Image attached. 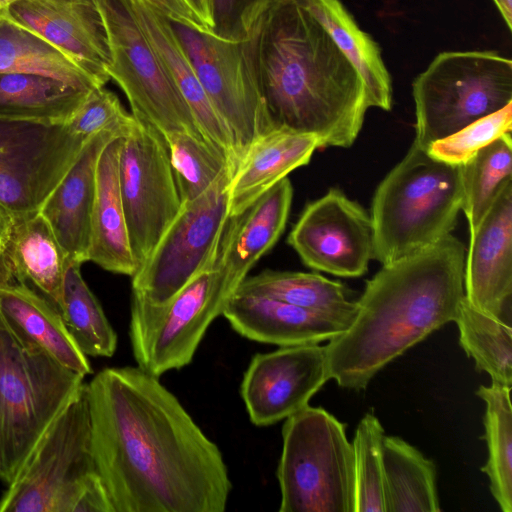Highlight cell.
<instances>
[{
  "label": "cell",
  "instance_id": "13",
  "mask_svg": "<svg viewBox=\"0 0 512 512\" xmlns=\"http://www.w3.org/2000/svg\"><path fill=\"white\" fill-rule=\"evenodd\" d=\"M171 24L211 103L233 135L239 162L256 138L273 129L243 41Z\"/></svg>",
  "mask_w": 512,
  "mask_h": 512
},
{
  "label": "cell",
  "instance_id": "21",
  "mask_svg": "<svg viewBox=\"0 0 512 512\" xmlns=\"http://www.w3.org/2000/svg\"><path fill=\"white\" fill-rule=\"evenodd\" d=\"M223 316L241 336L280 347L319 344L347 328L324 314L270 297L236 291Z\"/></svg>",
  "mask_w": 512,
  "mask_h": 512
},
{
  "label": "cell",
  "instance_id": "10",
  "mask_svg": "<svg viewBox=\"0 0 512 512\" xmlns=\"http://www.w3.org/2000/svg\"><path fill=\"white\" fill-rule=\"evenodd\" d=\"M97 2L110 47L111 61L107 73L125 93L132 115L150 124L163 136L180 131L206 140L138 24L130 0Z\"/></svg>",
  "mask_w": 512,
  "mask_h": 512
},
{
  "label": "cell",
  "instance_id": "23",
  "mask_svg": "<svg viewBox=\"0 0 512 512\" xmlns=\"http://www.w3.org/2000/svg\"><path fill=\"white\" fill-rule=\"evenodd\" d=\"M320 148L316 136L273 128L256 138L242 154L228 186L229 218L240 215L260 196Z\"/></svg>",
  "mask_w": 512,
  "mask_h": 512
},
{
  "label": "cell",
  "instance_id": "41",
  "mask_svg": "<svg viewBox=\"0 0 512 512\" xmlns=\"http://www.w3.org/2000/svg\"><path fill=\"white\" fill-rule=\"evenodd\" d=\"M149 5L168 20L193 28L207 30L186 0H140ZM208 31V30H207Z\"/></svg>",
  "mask_w": 512,
  "mask_h": 512
},
{
  "label": "cell",
  "instance_id": "44",
  "mask_svg": "<svg viewBox=\"0 0 512 512\" xmlns=\"http://www.w3.org/2000/svg\"><path fill=\"white\" fill-rule=\"evenodd\" d=\"M13 215L0 204V240L6 233Z\"/></svg>",
  "mask_w": 512,
  "mask_h": 512
},
{
  "label": "cell",
  "instance_id": "6",
  "mask_svg": "<svg viewBox=\"0 0 512 512\" xmlns=\"http://www.w3.org/2000/svg\"><path fill=\"white\" fill-rule=\"evenodd\" d=\"M84 383L24 345L0 314V479L8 484L44 430Z\"/></svg>",
  "mask_w": 512,
  "mask_h": 512
},
{
  "label": "cell",
  "instance_id": "3",
  "mask_svg": "<svg viewBox=\"0 0 512 512\" xmlns=\"http://www.w3.org/2000/svg\"><path fill=\"white\" fill-rule=\"evenodd\" d=\"M466 248L446 235L385 264L367 281L349 326L325 345L329 379L362 390L387 364L454 321L464 297Z\"/></svg>",
  "mask_w": 512,
  "mask_h": 512
},
{
  "label": "cell",
  "instance_id": "26",
  "mask_svg": "<svg viewBox=\"0 0 512 512\" xmlns=\"http://www.w3.org/2000/svg\"><path fill=\"white\" fill-rule=\"evenodd\" d=\"M121 138L111 140L98 160L88 261L106 271L132 277L137 265L130 246L119 186Z\"/></svg>",
  "mask_w": 512,
  "mask_h": 512
},
{
  "label": "cell",
  "instance_id": "24",
  "mask_svg": "<svg viewBox=\"0 0 512 512\" xmlns=\"http://www.w3.org/2000/svg\"><path fill=\"white\" fill-rule=\"evenodd\" d=\"M292 197L293 188L286 177L243 213L228 219L217 261L224 269L227 279L236 288L282 235Z\"/></svg>",
  "mask_w": 512,
  "mask_h": 512
},
{
  "label": "cell",
  "instance_id": "15",
  "mask_svg": "<svg viewBox=\"0 0 512 512\" xmlns=\"http://www.w3.org/2000/svg\"><path fill=\"white\" fill-rule=\"evenodd\" d=\"M287 241L305 265L335 276H362L373 259L371 217L337 189L305 207Z\"/></svg>",
  "mask_w": 512,
  "mask_h": 512
},
{
  "label": "cell",
  "instance_id": "27",
  "mask_svg": "<svg viewBox=\"0 0 512 512\" xmlns=\"http://www.w3.org/2000/svg\"><path fill=\"white\" fill-rule=\"evenodd\" d=\"M92 90L39 73H0V119L67 124Z\"/></svg>",
  "mask_w": 512,
  "mask_h": 512
},
{
  "label": "cell",
  "instance_id": "2",
  "mask_svg": "<svg viewBox=\"0 0 512 512\" xmlns=\"http://www.w3.org/2000/svg\"><path fill=\"white\" fill-rule=\"evenodd\" d=\"M273 128L348 148L369 108L364 81L299 0H276L243 41Z\"/></svg>",
  "mask_w": 512,
  "mask_h": 512
},
{
  "label": "cell",
  "instance_id": "14",
  "mask_svg": "<svg viewBox=\"0 0 512 512\" xmlns=\"http://www.w3.org/2000/svg\"><path fill=\"white\" fill-rule=\"evenodd\" d=\"M86 142L67 124L0 119V204L13 216L39 211Z\"/></svg>",
  "mask_w": 512,
  "mask_h": 512
},
{
  "label": "cell",
  "instance_id": "25",
  "mask_svg": "<svg viewBox=\"0 0 512 512\" xmlns=\"http://www.w3.org/2000/svg\"><path fill=\"white\" fill-rule=\"evenodd\" d=\"M0 314L24 345L84 377L92 373L88 357L75 343L59 309L29 285L1 287Z\"/></svg>",
  "mask_w": 512,
  "mask_h": 512
},
{
  "label": "cell",
  "instance_id": "36",
  "mask_svg": "<svg viewBox=\"0 0 512 512\" xmlns=\"http://www.w3.org/2000/svg\"><path fill=\"white\" fill-rule=\"evenodd\" d=\"M182 203L191 202L234 169L226 155L208 141L186 132L163 136Z\"/></svg>",
  "mask_w": 512,
  "mask_h": 512
},
{
  "label": "cell",
  "instance_id": "35",
  "mask_svg": "<svg viewBox=\"0 0 512 512\" xmlns=\"http://www.w3.org/2000/svg\"><path fill=\"white\" fill-rule=\"evenodd\" d=\"M512 176L511 133L497 138L461 165L462 204L470 234Z\"/></svg>",
  "mask_w": 512,
  "mask_h": 512
},
{
  "label": "cell",
  "instance_id": "17",
  "mask_svg": "<svg viewBox=\"0 0 512 512\" xmlns=\"http://www.w3.org/2000/svg\"><path fill=\"white\" fill-rule=\"evenodd\" d=\"M0 14L55 47L104 86L108 35L97 0H17Z\"/></svg>",
  "mask_w": 512,
  "mask_h": 512
},
{
  "label": "cell",
  "instance_id": "22",
  "mask_svg": "<svg viewBox=\"0 0 512 512\" xmlns=\"http://www.w3.org/2000/svg\"><path fill=\"white\" fill-rule=\"evenodd\" d=\"M130 4L138 24L191 110L204 138L226 155L235 171L238 153L233 135L206 94L171 21L140 0H130Z\"/></svg>",
  "mask_w": 512,
  "mask_h": 512
},
{
  "label": "cell",
  "instance_id": "31",
  "mask_svg": "<svg viewBox=\"0 0 512 512\" xmlns=\"http://www.w3.org/2000/svg\"><path fill=\"white\" fill-rule=\"evenodd\" d=\"M33 72L92 90L101 85L55 47L0 14V73Z\"/></svg>",
  "mask_w": 512,
  "mask_h": 512
},
{
  "label": "cell",
  "instance_id": "1",
  "mask_svg": "<svg viewBox=\"0 0 512 512\" xmlns=\"http://www.w3.org/2000/svg\"><path fill=\"white\" fill-rule=\"evenodd\" d=\"M87 385L92 452L113 512H223L232 483L219 447L155 377L109 367Z\"/></svg>",
  "mask_w": 512,
  "mask_h": 512
},
{
  "label": "cell",
  "instance_id": "30",
  "mask_svg": "<svg viewBox=\"0 0 512 512\" xmlns=\"http://www.w3.org/2000/svg\"><path fill=\"white\" fill-rule=\"evenodd\" d=\"M385 512H437L436 468L400 437L385 436L382 447Z\"/></svg>",
  "mask_w": 512,
  "mask_h": 512
},
{
  "label": "cell",
  "instance_id": "38",
  "mask_svg": "<svg viewBox=\"0 0 512 512\" xmlns=\"http://www.w3.org/2000/svg\"><path fill=\"white\" fill-rule=\"evenodd\" d=\"M512 130V103L473 121L449 136L430 144L427 153L434 159L462 165L479 150Z\"/></svg>",
  "mask_w": 512,
  "mask_h": 512
},
{
  "label": "cell",
  "instance_id": "42",
  "mask_svg": "<svg viewBox=\"0 0 512 512\" xmlns=\"http://www.w3.org/2000/svg\"><path fill=\"white\" fill-rule=\"evenodd\" d=\"M208 31L213 29V0H186Z\"/></svg>",
  "mask_w": 512,
  "mask_h": 512
},
{
  "label": "cell",
  "instance_id": "45",
  "mask_svg": "<svg viewBox=\"0 0 512 512\" xmlns=\"http://www.w3.org/2000/svg\"><path fill=\"white\" fill-rule=\"evenodd\" d=\"M17 0H0V12Z\"/></svg>",
  "mask_w": 512,
  "mask_h": 512
},
{
  "label": "cell",
  "instance_id": "29",
  "mask_svg": "<svg viewBox=\"0 0 512 512\" xmlns=\"http://www.w3.org/2000/svg\"><path fill=\"white\" fill-rule=\"evenodd\" d=\"M236 292L284 301L329 316L347 327L357 308L345 285L314 273L267 269L247 276Z\"/></svg>",
  "mask_w": 512,
  "mask_h": 512
},
{
  "label": "cell",
  "instance_id": "19",
  "mask_svg": "<svg viewBox=\"0 0 512 512\" xmlns=\"http://www.w3.org/2000/svg\"><path fill=\"white\" fill-rule=\"evenodd\" d=\"M69 263L39 211L13 216L0 242V288L27 284L60 309Z\"/></svg>",
  "mask_w": 512,
  "mask_h": 512
},
{
  "label": "cell",
  "instance_id": "28",
  "mask_svg": "<svg viewBox=\"0 0 512 512\" xmlns=\"http://www.w3.org/2000/svg\"><path fill=\"white\" fill-rule=\"evenodd\" d=\"M326 29L335 44L362 77L369 107L389 111L391 78L378 44L362 31L340 0H299Z\"/></svg>",
  "mask_w": 512,
  "mask_h": 512
},
{
  "label": "cell",
  "instance_id": "9",
  "mask_svg": "<svg viewBox=\"0 0 512 512\" xmlns=\"http://www.w3.org/2000/svg\"><path fill=\"white\" fill-rule=\"evenodd\" d=\"M236 289L216 260L163 303L132 296L129 336L137 366L159 378L188 365Z\"/></svg>",
  "mask_w": 512,
  "mask_h": 512
},
{
  "label": "cell",
  "instance_id": "4",
  "mask_svg": "<svg viewBox=\"0 0 512 512\" xmlns=\"http://www.w3.org/2000/svg\"><path fill=\"white\" fill-rule=\"evenodd\" d=\"M0 512H113L92 452L86 383L50 422L7 484Z\"/></svg>",
  "mask_w": 512,
  "mask_h": 512
},
{
  "label": "cell",
  "instance_id": "34",
  "mask_svg": "<svg viewBox=\"0 0 512 512\" xmlns=\"http://www.w3.org/2000/svg\"><path fill=\"white\" fill-rule=\"evenodd\" d=\"M80 267L79 263L68 265L59 311L75 343L87 357H110L117 347V334L83 279Z\"/></svg>",
  "mask_w": 512,
  "mask_h": 512
},
{
  "label": "cell",
  "instance_id": "39",
  "mask_svg": "<svg viewBox=\"0 0 512 512\" xmlns=\"http://www.w3.org/2000/svg\"><path fill=\"white\" fill-rule=\"evenodd\" d=\"M133 122L134 116L122 107L118 97L101 86L89 93L67 125L75 135L88 141L104 131L123 137Z\"/></svg>",
  "mask_w": 512,
  "mask_h": 512
},
{
  "label": "cell",
  "instance_id": "18",
  "mask_svg": "<svg viewBox=\"0 0 512 512\" xmlns=\"http://www.w3.org/2000/svg\"><path fill=\"white\" fill-rule=\"evenodd\" d=\"M464 294L478 310L506 320L512 294V179L470 234L464 268Z\"/></svg>",
  "mask_w": 512,
  "mask_h": 512
},
{
  "label": "cell",
  "instance_id": "33",
  "mask_svg": "<svg viewBox=\"0 0 512 512\" xmlns=\"http://www.w3.org/2000/svg\"><path fill=\"white\" fill-rule=\"evenodd\" d=\"M454 322L459 342L475 362L477 371L488 373L492 381L512 386V330L509 321L475 308L465 297Z\"/></svg>",
  "mask_w": 512,
  "mask_h": 512
},
{
  "label": "cell",
  "instance_id": "37",
  "mask_svg": "<svg viewBox=\"0 0 512 512\" xmlns=\"http://www.w3.org/2000/svg\"><path fill=\"white\" fill-rule=\"evenodd\" d=\"M385 434L379 419L366 414L358 424L353 447V512H385L382 447Z\"/></svg>",
  "mask_w": 512,
  "mask_h": 512
},
{
  "label": "cell",
  "instance_id": "11",
  "mask_svg": "<svg viewBox=\"0 0 512 512\" xmlns=\"http://www.w3.org/2000/svg\"><path fill=\"white\" fill-rule=\"evenodd\" d=\"M225 176L197 199L182 203L147 260L132 276V296L152 304L172 297L216 262L229 219Z\"/></svg>",
  "mask_w": 512,
  "mask_h": 512
},
{
  "label": "cell",
  "instance_id": "5",
  "mask_svg": "<svg viewBox=\"0 0 512 512\" xmlns=\"http://www.w3.org/2000/svg\"><path fill=\"white\" fill-rule=\"evenodd\" d=\"M461 204V165L413 143L375 191L373 259L385 265L435 244L453 230Z\"/></svg>",
  "mask_w": 512,
  "mask_h": 512
},
{
  "label": "cell",
  "instance_id": "16",
  "mask_svg": "<svg viewBox=\"0 0 512 512\" xmlns=\"http://www.w3.org/2000/svg\"><path fill=\"white\" fill-rule=\"evenodd\" d=\"M327 380L325 346H285L252 357L240 394L250 421L268 426L309 405Z\"/></svg>",
  "mask_w": 512,
  "mask_h": 512
},
{
  "label": "cell",
  "instance_id": "40",
  "mask_svg": "<svg viewBox=\"0 0 512 512\" xmlns=\"http://www.w3.org/2000/svg\"><path fill=\"white\" fill-rule=\"evenodd\" d=\"M276 0H213L214 35L244 41Z\"/></svg>",
  "mask_w": 512,
  "mask_h": 512
},
{
  "label": "cell",
  "instance_id": "46",
  "mask_svg": "<svg viewBox=\"0 0 512 512\" xmlns=\"http://www.w3.org/2000/svg\"><path fill=\"white\" fill-rule=\"evenodd\" d=\"M2 238H3V237H2ZM0 242H1V240H0Z\"/></svg>",
  "mask_w": 512,
  "mask_h": 512
},
{
  "label": "cell",
  "instance_id": "7",
  "mask_svg": "<svg viewBox=\"0 0 512 512\" xmlns=\"http://www.w3.org/2000/svg\"><path fill=\"white\" fill-rule=\"evenodd\" d=\"M282 442L280 512H353V447L345 424L307 405L285 419Z\"/></svg>",
  "mask_w": 512,
  "mask_h": 512
},
{
  "label": "cell",
  "instance_id": "12",
  "mask_svg": "<svg viewBox=\"0 0 512 512\" xmlns=\"http://www.w3.org/2000/svg\"><path fill=\"white\" fill-rule=\"evenodd\" d=\"M118 172L130 246L138 270L179 213L182 202L163 135L135 116L121 138Z\"/></svg>",
  "mask_w": 512,
  "mask_h": 512
},
{
  "label": "cell",
  "instance_id": "8",
  "mask_svg": "<svg viewBox=\"0 0 512 512\" xmlns=\"http://www.w3.org/2000/svg\"><path fill=\"white\" fill-rule=\"evenodd\" d=\"M414 144L434 141L512 103V61L493 51L443 52L413 82Z\"/></svg>",
  "mask_w": 512,
  "mask_h": 512
},
{
  "label": "cell",
  "instance_id": "20",
  "mask_svg": "<svg viewBox=\"0 0 512 512\" xmlns=\"http://www.w3.org/2000/svg\"><path fill=\"white\" fill-rule=\"evenodd\" d=\"M118 137L104 131L90 138L39 209L70 263L88 261L97 164L105 146Z\"/></svg>",
  "mask_w": 512,
  "mask_h": 512
},
{
  "label": "cell",
  "instance_id": "43",
  "mask_svg": "<svg viewBox=\"0 0 512 512\" xmlns=\"http://www.w3.org/2000/svg\"><path fill=\"white\" fill-rule=\"evenodd\" d=\"M499 9L506 25L511 30L512 24V0H493Z\"/></svg>",
  "mask_w": 512,
  "mask_h": 512
},
{
  "label": "cell",
  "instance_id": "32",
  "mask_svg": "<svg viewBox=\"0 0 512 512\" xmlns=\"http://www.w3.org/2000/svg\"><path fill=\"white\" fill-rule=\"evenodd\" d=\"M511 387L492 381L481 385L476 394L485 404L482 437L488 459L481 470L490 480V491L503 512H512V407Z\"/></svg>",
  "mask_w": 512,
  "mask_h": 512
}]
</instances>
